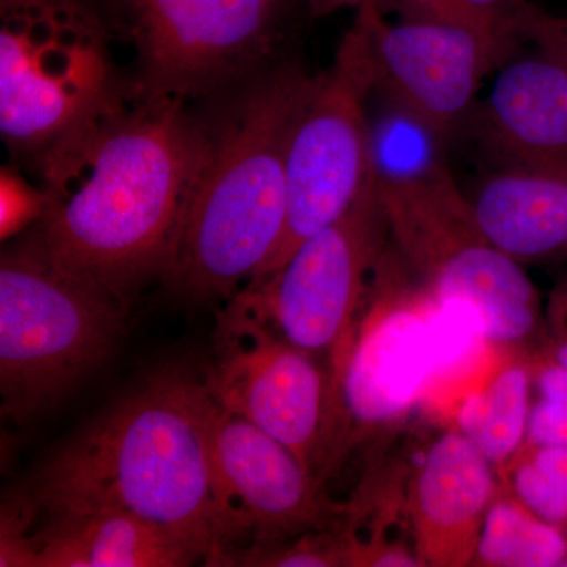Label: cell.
Instances as JSON below:
<instances>
[{"label": "cell", "mask_w": 567, "mask_h": 567, "mask_svg": "<svg viewBox=\"0 0 567 567\" xmlns=\"http://www.w3.org/2000/svg\"><path fill=\"white\" fill-rule=\"evenodd\" d=\"M533 369L514 363L464 398L457 429L494 466H506L527 440Z\"/></svg>", "instance_id": "19"}, {"label": "cell", "mask_w": 567, "mask_h": 567, "mask_svg": "<svg viewBox=\"0 0 567 567\" xmlns=\"http://www.w3.org/2000/svg\"><path fill=\"white\" fill-rule=\"evenodd\" d=\"M492 470L458 431L446 432L429 447L409 488L413 554L421 566L473 565L496 496Z\"/></svg>", "instance_id": "14"}, {"label": "cell", "mask_w": 567, "mask_h": 567, "mask_svg": "<svg viewBox=\"0 0 567 567\" xmlns=\"http://www.w3.org/2000/svg\"><path fill=\"white\" fill-rule=\"evenodd\" d=\"M520 37L537 47L557 52L567 61V17L547 13L529 2L522 18Z\"/></svg>", "instance_id": "24"}, {"label": "cell", "mask_w": 567, "mask_h": 567, "mask_svg": "<svg viewBox=\"0 0 567 567\" xmlns=\"http://www.w3.org/2000/svg\"><path fill=\"white\" fill-rule=\"evenodd\" d=\"M506 466L518 502L548 524L567 528V447L524 445Z\"/></svg>", "instance_id": "21"}, {"label": "cell", "mask_w": 567, "mask_h": 567, "mask_svg": "<svg viewBox=\"0 0 567 567\" xmlns=\"http://www.w3.org/2000/svg\"><path fill=\"white\" fill-rule=\"evenodd\" d=\"M374 91L368 35L354 18L330 69L309 76L295 111L287 141L286 230L259 279L279 270L306 238L342 218L364 192L371 181L368 104Z\"/></svg>", "instance_id": "7"}, {"label": "cell", "mask_w": 567, "mask_h": 567, "mask_svg": "<svg viewBox=\"0 0 567 567\" xmlns=\"http://www.w3.org/2000/svg\"><path fill=\"white\" fill-rule=\"evenodd\" d=\"M391 234L374 181L357 203L295 249L279 270L248 284L229 301L306 352L344 347L368 292V278L385 256Z\"/></svg>", "instance_id": "9"}, {"label": "cell", "mask_w": 567, "mask_h": 567, "mask_svg": "<svg viewBox=\"0 0 567 567\" xmlns=\"http://www.w3.org/2000/svg\"><path fill=\"white\" fill-rule=\"evenodd\" d=\"M309 76L286 59L207 102V151L162 275L182 297L230 300L281 248L287 141Z\"/></svg>", "instance_id": "3"}, {"label": "cell", "mask_w": 567, "mask_h": 567, "mask_svg": "<svg viewBox=\"0 0 567 567\" xmlns=\"http://www.w3.org/2000/svg\"><path fill=\"white\" fill-rule=\"evenodd\" d=\"M216 339L218 357L204 379L216 404L274 436L322 480L338 462L331 372L233 301Z\"/></svg>", "instance_id": "10"}, {"label": "cell", "mask_w": 567, "mask_h": 567, "mask_svg": "<svg viewBox=\"0 0 567 567\" xmlns=\"http://www.w3.org/2000/svg\"><path fill=\"white\" fill-rule=\"evenodd\" d=\"M47 208V196L33 192L17 178L6 177L2 181V240H9L21 234L29 224L39 223Z\"/></svg>", "instance_id": "23"}, {"label": "cell", "mask_w": 567, "mask_h": 567, "mask_svg": "<svg viewBox=\"0 0 567 567\" xmlns=\"http://www.w3.org/2000/svg\"><path fill=\"white\" fill-rule=\"evenodd\" d=\"M383 14L394 13L399 18L432 20L468 25L507 37H520V22L528 0H374Z\"/></svg>", "instance_id": "22"}, {"label": "cell", "mask_w": 567, "mask_h": 567, "mask_svg": "<svg viewBox=\"0 0 567 567\" xmlns=\"http://www.w3.org/2000/svg\"><path fill=\"white\" fill-rule=\"evenodd\" d=\"M210 393V391H208ZM208 440L216 476L251 546L287 543L324 529L346 513L289 447L244 417L208 402Z\"/></svg>", "instance_id": "13"}, {"label": "cell", "mask_w": 567, "mask_h": 567, "mask_svg": "<svg viewBox=\"0 0 567 567\" xmlns=\"http://www.w3.org/2000/svg\"><path fill=\"white\" fill-rule=\"evenodd\" d=\"M29 535L24 567H186L203 558L177 537L125 513L47 516Z\"/></svg>", "instance_id": "17"}, {"label": "cell", "mask_w": 567, "mask_h": 567, "mask_svg": "<svg viewBox=\"0 0 567 567\" xmlns=\"http://www.w3.org/2000/svg\"><path fill=\"white\" fill-rule=\"evenodd\" d=\"M104 11L110 18L111 24H114L115 10H117V0H102Z\"/></svg>", "instance_id": "26"}, {"label": "cell", "mask_w": 567, "mask_h": 567, "mask_svg": "<svg viewBox=\"0 0 567 567\" xmlns=\"http://www.w3.org/2000/svg\"><path fill=\"white\" fill-rule=\"evenodd\" d=\"M368 104L369 169L377 188H401L447 169L446 134L421 115L375 92Z\"/></svg>", "instance_id": "18"}, {"label": "cell", "mask_w": 567, "mask_h": 567, "mask_svg": "<svg viewBox=\"0 0 567 567\" xmlns=\"http://www.w3.org/2000/svg\"><path fill=\"white\" fill-rule=\"evenodd\" d=\"M303 2L309 17L324 18L344 9L357 10L365 0H303Z\"/></svg>", "instance_id": "25"}, {"label": "cell", "mask_w": 567, "mask_h": 567, "mask_svg": "<svg viewBox=\"0 0 567 567\" xmlns=\"http://www.w3.org/2000/svg\"><path fill=\"white\" fill-rule=\"evenodd\" d=\"M466 199L483 237L517 262L567 259V166H507Z\"/></svg>", "instance_id": "16"}, {"label": "cell", "mask_w": 567, "mask_h": 567, "mask_svg": "<svg viewBox=\"0 0 567 567\" xmlns=\"http://www.w3.org/2000/svg\"><path fill=\"white\" fill-rule=\"evenodd\" d=\"M386 213L391 235L434 300L472 309L486 341L513 344L536 333L535 284L520 262L483 237L453 175L394 194Z\"/></svg>", "instance_id": "8"}, {"label": "cell", "mask_w": 567, "mask_h": 567, "mask_svg": "<svg viewBox=\"0 0 567 567\" xmlns=\"http://www.w3.org/2000/svg\"><path fill=\"white\" fill-rule=\"evenodd\" d=\"M102 0H0V133L39 158L126 91Z\"/></svg>", "instance_id": "5"}, {"label": "cell", "mask_w": 567, "mask_h": 567, "mask_svg": "<svg viewBox=\"0 0 567 567\" xmlns=\"http://www.w3.org/2000/svg\"><path fill=\"white\" fill-rule=\"evenodd\" d=\"M431 308L432 297L379 301L331 360L338 461L354 431L398 420L431 382L435 371Z\"/></svg>", "instance_id": "12"}, {"label": "cell", "mask_w": 567, "mask_h": 567, "mask_svg": "<svg viewBox=\"0 0 567 567\" xmlns=\"http://www.w3.org/2000/svg\"><path fill=\"white\" fill-rule=\"evenodd\" d=\"M481 133L507 166H567V61L537 47L495 70Z\"/></svg>", "instance_id": "15"}, {"label": "cell", "mask_w": 567, "mask_h": 567, "mask_svg": "<svg viewBox=\"0 0 567 567\" xmlns=\"http://www.w3.org/2000/svg\"><path fill=\"white\" fill-rule=\"evenodd\" d=\"M208 402L204 380L158 372L62 447L22 495L44 516L130 514L221 566L248 532L216 476Z\"/></svg>", "instance_id": "2"}, {"label": "cell", "mask_w": 567, "mask_h": 567, "mask_svg": "<svg viewBox=\"0 0 567 567\" xmlns=\"http://www.w3.org/2000/svg\"><path fill=\"white\" fill-rule=\"evenodd\" d=\"M186 104L133 82L41 153L47 208L32 229L58 262L126 298L162 278L207 151Z\"/></svg>", "instance_id": "1"}, {"label": "cell", "mask_w": 567, "mask_h": 567, "mask_svg": "<svg viewBox=\"0 0 567 567\" xmlns=\"http://www.w3.org/2000/svg\"><path fill=\"white\" fill-rule=\"evenodd\" d=\"M128 298L54 259L29 230L0 260L3 415L28 424L99 371L125 333Z\"/></svg>", "instance_id": "4"}, {"label": "cell", "mask_w": 567, "mask_h": 567, "mask_svg": "<svg viewBox=\"0 0 567 567\" xmlns=\"http://www.w3.org/2000/svg\"><path fill=\"white\" fill-rule=\"evenodd\" d=\"M303 0H117L140 91L205 103L278 65ZM308 13V11H306Z\"/></svg>", "instance_id": "6"}, {"label": "cell", "mask_w": 567, "mask_h": 567, "mask_svg": "<svg viewBox=\"0 0 567 567\" xmlns=\"http://www.w3.org/2000/svg\"><path fill=\"white\" fill-rule=\"evenodd\" d=\"M473 565L567 566V528L537 517L514 495L496 494L481 529Z\"/></svg>", "instance_id": "20"}, {"label": "cell", "mask_w": 567, "mask_h": 567, "mask_svg": "<svg viewBox=\"0 0 567 567\" xmlns=\"http://www.w3.org/2000/svg\"><path fill=\"white\" fill-rule=\"evenodd\" d=\"M374 63L375 92L450 134L473 110L484 80L518 41L453 22L386 21L374 0L358 7Z\"/></svg>", "instance_id": "11"}]
</instances>
